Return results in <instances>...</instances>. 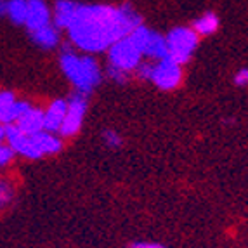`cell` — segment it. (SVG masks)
Listing matches in <instances>:
<instances>
[{
  "label": "cell",
  "mask_w": 248,
  "mask_h": 248,
  "mask_svg": "<svg viewBox=\"0 0 248 248\" xmlns=\"http://www.w3.org/2000/svg\"><path fill=\"white\" fill-rule=\"evenodd\" d=\"M141 25V16L130 4L78 5L68 33L71 44L80 50L103 52Z\"/></svg>",
  "instance_id": "cell-1"
},
{
  "label": "cell",
  "mask_w": 248,
  "mask_h": 248,
  "mask_svg": "<svg viewBox=\"0 0 248 248\" xmlns=\"http://www.w3.org/2000/svg\"><path fill=\"white\" fill-rule=\"evenodd\" d=\"M61 68L82 94L92 92L101 82V70L92 56H77L73 50L64 49L61 54Z\"/></svg>",
  "instance_id": "cell-2"
},
{
  "label": "cell",
  "mask_w": 248,
  "mask_h": 248,
  "mask_svg": "<svg viewBox=\"0 0 248 248\" xmlns=\"http://www.w3.org/2000/svg\"><path fill=\"white\" fill-rule=\"evenodd\" d=\"M167 47H169V58L177 64H186L191 59L193 52L198 46V35L193 28L179 26V28L170 30L167 35Z\"/></svg>",
  "instance_id": "cell-3"
},
{
  "label": "cell",
  "mask_w": 248,
  "mask_h": 248,
  "mask_svg": "<svg viewBox=\"0 0 248 248\" xmlns=\"http://www.w3.org/2000/svg\"><path fill=\"white\" fill-rule=\"evenodd\" d=\"M142 52L141 49L130 40V37H124L118 42H115L109 49H108V59H109V66L118 68L124 71H132L141 64Z\"/></svg>",
  "instance_id": "cell-4"
},
{
  "label": "cell",
  "mask_w": 248,
  "mask_h": 248,
  "mask_svg": "<svg viewBox=\"0 0 248 248\" xmlns=\"http://www.w3.org/2000/svg\"><path fill=\"white\" fill-rule=\"evenodd\" d=\"M66 101L68 113L61 128H59V134L62 137H73L80 130V127H82L83 116H85V111H87V95L82 94V92H77V94L70 95Z\"/></svg>",
  "instance_id": "cell-5"
},
{
  "label": "cell",
  "mask_w": 248,
  "mask_h": 248,
  "mask_svg": "<svg viewBox=\"0 0 248 248\" xmlns=\"http://www.w3.org/2000/svg\"><path fill=\"white\" fill-rule=\"evenodd\" d=\"M181 78H182L181 64L172 61L170 58H165V59H160L155 64L151 82L158 89H161V91H172V89H175L181 83Z\"/></svg>",
  "instance_id": "cell-6"
},
{
  "label": "cell",
  "mask_w": 248,
  "mask_h": 248,
  "mask_svg": "<svg viewBox=\"0 0 248 248\" xmlns=\"http://www.w3.org/2000/svg\"><path fill=\"white\" fill-rule=\"evenodd\" d=\"M50 25V11L44 0H28V16L25 26L28 31H35L38 28Z\"/></svg>",
  "instance_id": "cell-7"
},
{
  "label": "cell",
  "mask_w": 248,
  "mask_h": 248,
  "mask_svg": "<svg viewBox=\"0 0 248 248\" xmlns=\"http://www.w3.org/2000/svg\"><path fill=\"white\" fill-rule=\"evenodd\" d=\"M68 113V101L64 99H56L49 108L47 111L44 113V130L50 134L59 132L62 122L66 118Z\"/></svg>",
  "instance_id": "cell-8"
},
{
  "label": "cell",
  "mask_w": 248,
  "mask_h": 248,
  "mask_svg": "<svg viewBox=\"0 0 248 248\" xmlns=\"http://www.w3.org/2000/svg\"><path fill=\"white\" fill-rule=\"evenodd\" d=\"M31 142H33L35 149H37L38 156H44V155H54L58 153L59 149H61L62 142L58 136H54L50 132H46V130H42V132L35 134V136H30Z\"/></svg>",
  "instance_id": "cell-9"
},
{
  "label": "cell",
  "mask_w": 248,
  "mask_h": 248,
  "mask_svg": "<svg viewBox=\"0 0 248 248\" xmlns=\"http://www.w3.org/2000/svg\"><path fill=\"white\" fill-rule=\"evenodd\" d=\"M16 125L25 136H35V134L44 130V111L37 109V108H31L26 115H23L16 122Z\"/></svg>",
  "instance_id": "cell-10"
},
{
  "label": "cell",
  "mask_w": 248,
  "mask_h": 248,
  "mask_svg": "<svg viewBox=\"0 0 248 248\" xmlns=\"http://www.w3.org/2000/svg\"><path fill=\"white\" fill-rule=\"evenodd\" d=\"M78 5L80 4L71 2V0H58L56 5H54V23H56V28H70L75 14L78 11Z\"/></svg>",
  "instance_id": "cell-11"
},
{
  "label": "cell",
  "mask_w": 248,
  "mask_h": 248,
  "mask_svg": "<svg viewBox=\"0 0 248 248\" xmlns=\"http://www.w3.org/2000/svg\"><path fill=\"white\" fill-rule=\"evenodd\" d=\"M30 35H31V40L42 49H54L59 44V31L56 25H47L44 28L30 31Z\"/></svg>",
  "instance_id": "cell-12"
},
{
  "label": "cell",
  "mask_w": 248,
  "mask_h": 248,
  "mask_svg": "<svg viewBox=\"0 0 248 248\" xmlns=\"http://www.w3.org/2000/svg\"><path fill=\"white\" fill-rule=\"evenodd\" d=\"M144 56H148L149 59H165L169 58V47H167V38L161 37L160 33L151 30V35H149L148 46H146Z\"/></svg>",
  "instance_id": "cell-13"
},
{
  "label": "cell",
  "mask_w": 248,
  "mask_h": 248,
  "mask_svg": "<svg viewBox=\"0 0 248 248\" xmlns=\"http://www.w3.org/2000/svg\"><path fill=\"white\" fill-rule=\"evenodd\" d=\"M30 109H31V106L28 103H25V101H14L11 106L0 111V124H5V125L16 124L21 116L26 115Z\"/></svg>",
  "instance_id": "cell-14"
},
{
  "label": "cell",
  "mask_w": 248,
  "mask_h": 248,
  "mask_svg": "<svg viewBox=\"0 0 248 248\" xmlns=\"http://www.w3.org/2000/svg\"><path fill=\"white\" fill-rule=\"evenodd\" d=\"M217 28H219V17L214 13H205L193 23V30L196 31V35H203V37L215 33Z\"/></svg>",
  "instance_id": "cell-15"
},
{
  "label": "cell",
  "mask_w": 248,
  "mask_h": 248,
  "mask_svg": "<svg viewBox=\"0 0 248 248\" xmlns=\"http://www.w3.org/2000/svg\"><path fill=\"white\" fill-rule=\"evenodd\" d=\"M7 16L16 25H25L28 16V0H9Z\"/></svg>",
  "instance_id": "cell-16"
},
{
  "label": "cell",
  "mask_w": 248,
  "mask_h": 248,
  "mask_svg": "<svg viewBox=\"0 0 248 248\" xmlns=\"http://www.w3.org/2000/svg\"><path fill=\"white\" fill-rule=\"evenodd\" d=\"M14 198V189L7 181L0 179V208H5Z\"/></svg>",
  "instance_id": "cell-17"
},
{
  "label": "cell",
  "mask_w": 248,
  "mask_h": 248,
  "mask_svg": "<svg viewBox=\"0 0 248 248\" xmlns=\"http://www.w3.org/2000/svg\"><path fill=\"white\" fill-rule=\"evenodd\" d=\"M103 141L104 144L108 146V148H120L122 146V137L118 132H115V130H104L103 132Z\"/></svg>",
  "instance_id": "cell-18"
},
{
  "label": "cell",
  "mask_w": 248,
  "mask_h": 248,
  "mask_svg": "<svg viewBox=\"0 0 248 248\" xmlns=\"http://www.w3.org/2000/svg\"><path fill=\"white\" fill-rule=\"evenodd\" d=\"M136 70H137V75H139L141 78L149 80V82H151V78H153V71H155V62H151V61L141 62Z\"/></svg>",
  "instance_id": "cell-19"
},
{
  "label": "cell",
  "mask_w": 248,
  "mask_h": 248,
  "mask_svg": "<svg viewBox=\"0 0 248 248\" xmlns=\"http://www.w3.org/2000/svg\"><path fill=\"white\" fill-rule=\"evenodd\" d=\"M108 75H109V77H111V78L115 80L116 83H125L128 80V73H127V71L118 70V68H113V66L108 68Z\"/></svg>",
  "instance_id": "cell-20"
},
{
  "label": "cell",
  "mask_w": 248,
  "mask_h": 248,
  "mask_svg": "<svg viewBox=\"0 0 248 248\" xmlns=\"http://www.w3.org/2000/svg\"><path fill=\"white\" fill-rule=\"evenodd\" d=\"M14 158V151L13 148H9V146H4L0 144V167L7 165L9 161Z\"/></svg>",
  "instance_id": "cell-21"
},
{
  "label": "cell",
  "mask_w": 248,
  "mask_h": 248,
  "mask_svg": "<svg viewBox=\"0 0 248 248\" xmlns=\"http://www.w3.org/2000/svg\"><path fill=\"white\" fill-rule=\"evenodd\" d=\"M234 85L236 87H247L248 85V68H241L234 75Z\"/></svg>",
  "instance_id": "cell-22"
},
{
  "label": "cell",
  "mask_w": 248,
  "mask_h": 248,
  "mask_svg": "<svg viewBox=\"0 0 248 248\" xmlns=\"http://www.w3.org/2000/svg\"><path fill=\"white\" fill-rule=\"evenodd\" d=\"M16 101V97H14V94L13 92H0V111L2 109H5V108H9L11 104Z\"/></svg>",
  "instance_id": "cell-23"
},
{
  "label": "cell",
  "mask_w": 248,
  "mask_h": 248,
  "mask_svg": "<svg viewBox=\"0 0 248 248\" xmlns=\"http://www.w3.org/2000/svg\"><path fill=\"white\" fill-rule=\"evenodd\" d=\"M128 248H167L165 245L156 243V241H134L128 245Z\"/></svg>",
  "instance_id": "cell-24"
},
{
  "label": "cell",
  "mask_w": 248,
  "mask_h": 248,
  "mask_svg": "<svg viewBox=\"0 0 248 248\" xmlns=\"http://www.w3.org/2000/svg\"><path fill=\"white\" fill-rule=\"evenodd\" d=\"M7 16V2L5 0H0V17Z\"/></svg>",
  "instance_id": "cell-25"
},
{
  "label": "cell",
  "mask_w": 248,
  "mask_h": 248,
  "mask_svg": "<svg viewBox=\"0 0 248 248\" xmlns=\"http://www.w3.org/2000/svg\"><path fill=\"white\" fill-rule=\"evenodd\" d=\"M4 139H5V125L0 124V144L4 142Z\"/></svg>",
  "instance_id": "cell-26"
}]
</instances>
